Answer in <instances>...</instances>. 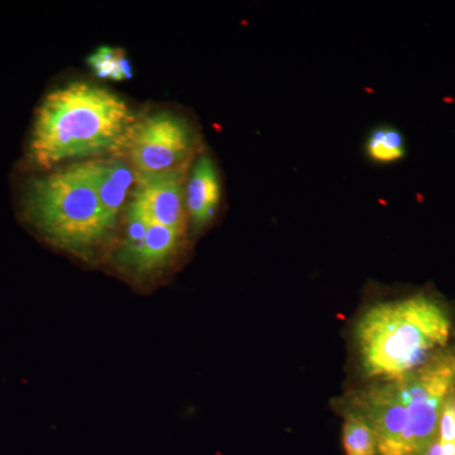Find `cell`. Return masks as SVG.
Returning a JSON list of instances; mask_svg holds the SVG:
<instances>
[{
  "label": "cell",
  "mask_w": 455,
  "mask_h": 455,
  "mask_svg": "<svg viewBox=\"0 0 455 455\" xmlns=\"http://www.w3.org/2000/svg\"><path fill=\"white\" fill-rule=\"evenodd\" d=\"M449 337L447 313L425 296L376 305L362 316L357 328L364 370L385 382L400 381L427 366Z\"/></svg>",
  "instance_id": "3"
},
{
  "label": "cell",
  "mask_w": 455,
  "mask_h": 455,
  "mask_svg": "<svg viewBox=\"0 0 455 455\" xmlns=\"http://www.w3.org/2000/svg\"><path fill=\"white\" fill-rule=\"evenodd\" d=\"M187 209L197 228L205 227L217 215L221 202L220 171L211 156H197L185 193Z\"/></svg>",
  "instance_id": "8"
},
{
  "label": "cell",
  "mask_w": 455,
  "mask_h": 455,
  "mask_svg": "<svg viewBox=\"0 0 455 455\" xmlns=\"http://www.w3.org/2000/svg\"><path fill=\"white\" fill-rule=\"evenodd\" d=\"M118 55L119 50H114L112 47H99L88 62L92 70L101 79H112L118 82Z\"/></svg>",
  "instance_id": "14"
},
{
  "label": "cell",
  "mask_w": 455,
  "mask_h": 455,
  "mask_svg": "<svg viewBox=\"0 0 455 455\" xmlns=\"http://www.w3.org/2000/svg\"><path fill=\"white\" fill-rule=\"evenodd\" d=\"M343 445L347 455H376L377 451L372 427L355 414L348 416L344 423Z\"/></svg>",
  "instance_id": "11"
},
{
  "label": "cell",
  "mask_w": 455,
  "mask_h": 455,
  "mask_svg": "<svg viewBox=\"0 0 455 455\" xmlns=\"http://www.w3.org/2000/svg\"><path fill=\"white\" fill-rule=\"evenodd\" d=\"M182 232L172 228L149 223L142 251L136 262L140 272L161 268L173 256L181 242Z\"/></svg>",
  "instance_id": "9"
},
{
  "label": "cell",
  "mask_w": 455,
  "mask_h": 455,
  "mask_svg": "<svg viewBox=\"0 0 455 455\" xmlns=\"http://www.w3.org/2000/svg\"><path fill=\"white\" fill-rule=\"evenodd\" d=\"M86 164L101 211L113 229L132 185L136 184V171L130 164L118 158L86 161Z\"/></svg>",
  "instance_id": "7"
},
{
  "label": "cell",
  "mask_w": 455,
  "mask_h": 455,
  "mask_svg": "<svg viewBox=\"0 0 455 455\" xmlns=\"http://www.w3.org/2000/svg\"><path fill=\"white\" fill-rule=\"evenodd\" d=\"M454 388L455 357H447L364 392L355 414L372 427L379 455H423Z\"/></svg>",
  "instance_id": "2"
},
{
  "label": "cell",
  "mask_w": 455,
  "mask_h": 455,
  "mask_svg": "<svg viewBox=\"0 0 455 455\" xmlns=\"http://www.w3.org/2000/svg\"><path fill=\"white\" fill-rule=\"evenodd\" d=\"M196 131L187 119L160 112L136 119L125 149L137 175H155L185 170L196 152Z\"/></svg>",
  "instance_id": "5"
},
{
  "label": "cell",
  "mask_w": 455,
  "mask_h": 455,
  "mask_svg": "<svg viewBox=\"0 0 455 455\" xmlns=\"http://www.w3.org/2000/svg\"><path fill=\"white\" fill-rule=\"evenodd\" d=\"M423 455H455V395L443 409L435 438Z\"/></svg>",
  "instance_id": "13"
},
{
  "label": "cell",
  "mask_w": 455,
  "mask_h": 455,
  "mask_svg": "<svg viewBox=\"0 0 455 455\" xmlns=\"http://www.w3.org/2000/svg\"><path fill=\"white\" fill-rule=\"evenodd\" d=\"M136 122L128 104L107 89L86 83L53 90L42 101L29 156L42 169L74 158L125 148Z\"/></svg>",
  "instance_id": "1"
},
{
  "label": "cell",
  "mask_w": 455,
  "mask_h": 455,
  "mask_svg": "<svg viewBox=\"0 0 455 455\" xmlns=\"http://www.w3.org/2000/svg\"><path fill=\"white\" fill-rule=\"evenodd\" d=\"M148 226L149 221L130 203L127 208V228H125L122 259L132 266L136 265L139 259Z\"/></svg>",
  "instance_id": "12"
},
{
  "label": "cell",
  "mask_w": 455,
  "mask_h": 455,
  "mask_svg": "<svg viewBox=\"0 0 455 455\" xmlns=\"http://www.w3.org/2000/svg\"><path fill=\"white\" fill-rule=\"evenodd\" d=\"M132 76H133V73H132L130 61H128L127 57L123 53V51L119 50L118 82H122V80L125 79H131Z\"/></svg>",
  "instance_id": "15"
},
{
  "label": "cell",
  "mask_w": 455,
  "mask_h": 455,
  "mask_svg": "<svg viewBox=\"0 0 455 455\" xmlns=\"http://www.w3.org/2000/svg\"><path fill=\"white\" fill-rule=\"evenodd\" d=\"M26 208L41 235L70 252H89L112 230L86 163L32 180L27 188Z\"/></svg>",
  "instance_id": "4"
},
{
  "label": "cell",
  "mask_w": 455,
  "mask_h": 455,
  "mask_svg": "<svg viewBox=\"0 0 455 455\" xmlns=\"http://www.w3.org/2000/svg\"><path fill=\"white\" fill-rule=\"evenodd\" d=\"M185 173L184 170L155 175H137L132 205L149 223L185 229Z\"/></svg>",
  "instance_id": "6"
},
{
  "label": "cell",
  "mask_w": 455,
  "mask_h": 455,
  "mask_svg": "<svg viewBox=\"0 0 455 455\" xmlns=\"http://www.w3.org/2000/svg\"><path fill=\"white\" fill-rule=\"evenodd\" d=\"M364 151L374 164H395L405 157V139L397 128L392 125H379L368 134Z\"/></svg>",
  "instance_id": "10"
}]
</instances>
